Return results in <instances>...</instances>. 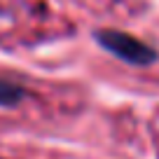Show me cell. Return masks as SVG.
Instances as JSON below:
<instances>
[{
    "mask_svg": "<svg viewBox=\"0 0 159 159\" xmlns=\"http://www.w3.org/2000/svg\"><path fill=\"white\" fill-rule=\"evenodd\" d=\"M96 40L103 49H108L112 56L126 61L131 66H150L157 61V52L143 42V40L134 38L129 33H122V30H112V28H105L96 33Z\"/></svg>",
    "mask_w": 159,
    "mask_h": 159,
    "instance_id": "1",
    "label": "cell"
},
{
    "mask_svg": "<svg viewBox=\"0 0 159 159\" xmlns=\"http://www.w3.org/2000/svg\"><path fill=\"white\" fill-rule=\"evenodd\" d=\"M24 96H26V91L21 89L19 84L0 80V105H2V108H12V105H19L21 101H24Z\"/></svg>",
    "mask_w": 159,
    "mask_h": 159,
    "instance_id": "2",
    "label": "cell"
}]
</instances>
